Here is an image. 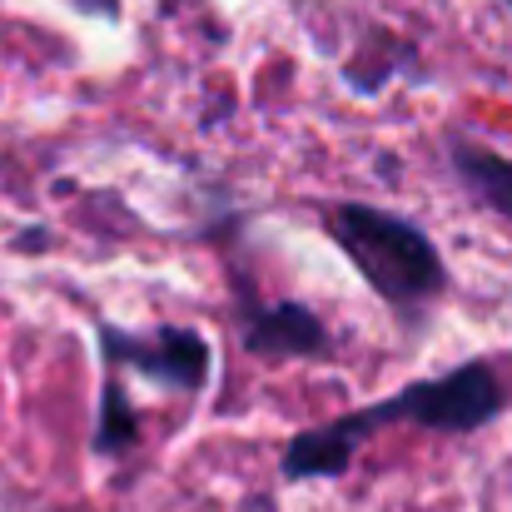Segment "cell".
Here are the masks:
<instances>
[{
	"mask_svg": "<svg viewBox=\"0 0 512 512\" xmlns=\"http://www.w3.org/2000/svg\"><path fill=\"white\" fill-rule=\"evenodd\" d=\"M503 378L493 363H463L443 378L408 383L403 393H388L373 408H358L339 423L309 428L284 448V478H343L358 443L383 423H413L433 433H473L503 413Z\"/></svg>",
	"mask_w": 512,
	"mask_h": 512,
	"instance_id": "obj_1",
	"label": "cell"
},
{
	"mask_svg": "<svg viewBox=\"0 0 512 512\" xmlns=\"http://www.w3.org/2000/svg\"><path fill=\"white\" fill-rule=\"evenodd\" d=\"M324 229L339 239L353 269L373 284V294L393 309H413L443 294L448 269L428 234L398 214H383L373 204H334L324 209Z\"/></svg>",
	"mask_w": 512,
	"mask_h": 512,
	"instance_id": "obj_2",
	"label": "cell"
},
{
	"mask_svg": "<svg viewBox=\"0 0 512 512\" xmlns=\"http://www.w3.org/2000/svg\"><path fill=\"white\" fill-rule=\"evenodd\" d=\"M100 343H105V358L115 373L135 368V373H145L165 388H179V393H199L209 378V343L189 329H150L145 339L105 329Z\"/></svg>",
	"mask_w": 512,
	"mask_h": 512,
	"instance_id": "obj_3",
	"label": "cell"
},
{
	"mask_svg": "<svg viewBox=\"0 0 512 512\" xmlns=\"http://www.w3.org/2000/svg\"><path fill=\"white\" fill-rule=\"evenodd\" d=\"M244 348L259 358H329V329L304 304H274L244 324Z\"/></svg>",
	"mask_w": 512,
	"mask_h": 512,
	"instance_id": "obj_4",
	"label": "cell"
},
{
	"mask_svg": "<svg viewBox=\"0 0 512 512\" xmlns=\"http://www.w3.org/2000/svg\"><path fill=\"white\" fill-rule=\"evenodd\" d=\"M453 170L488 209H498V214L512 219V160L473 145V140H453Z\"/></svg>",
	"mask_w": 512,
	"mask_h": 512,
	"instance_id": "obj_5",
	"label": "cell"
},
{
	"mask_svg": "<svg viewBox=\"0 0 512 512\" xmlns=\"http://www.w3.org/2000/svg\"><path fill=\"white\" fill-rule=\"evenodd\" d=\"M140 438V428H135V413H130V403L120 398V383L110 378V388H105V413H100V433H95V443L105 448V453H115V448H130Z\"/></svg>",
	"mask_w": 512,
	"mask_h": 512,
	"instance_id": "obj_6",
	"label": "cell"
}]
</instances>
